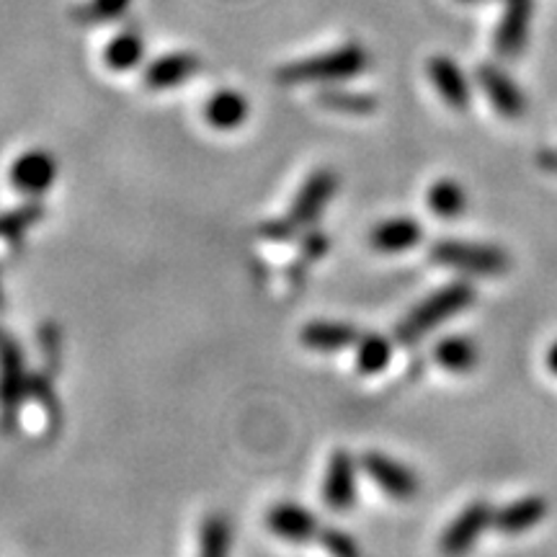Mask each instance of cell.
<instances>
[{
    "instance_id": "6da1fadb",
    "label": "cell",
    "mask_w": 557,
    "mask_h": 557,
    "mask_svg": "<svg viewBox=\"0 0 557 557\" xmlns=\"http://www.w3.org/2000/svg\"><path fill=\"white\" fill-rule=\"evenodd\" d=\"M475 299V292L468 282H451L444 284L442 289H436L434 295H429L423 302H418L413 310L398 323V336L400 344H418L421 338H426L436 325L447 323L449 318H455L465 308H470V302Z\"/></svg>"
},
{
    "instance_id": "7a4b0ae2",
    "label": "cell",
    "mask_w": 557,
    "mask_h": 557,
    "mask_svg": "<svg viewBox=\"0 0 557 557\" xmlns=\"http://www.w3.org/2000/svg\"><path fill=\"white\" fill-rule=\"evenodd\" d=\"M367 67V52L361 45H344L338 50L320 52L315 58H305L276 70V81L282 86H305V83H333L348 81Z\"/></svg>"
},
{
    "instance_id": "3957f363",
    "label": "cell",
    "mask_w": 557,
    "mask_h": 557,
    "mask_svg": "<svg viewBox=\"0 0 557 557\" xmlns=\"http://www.w3.org/2000/svg\"><path fill=\"white\" fill-rule=\"evenodd\" d=\"M429 256L431 261L442 263V267L472 276H500L511 267L506 250L470 240H438Z\"/></svg>"
},
{
    "instance_id": "277c9868",
    "label": "cell",
    "mask_w": 557,
    "mask_h": 557,
    "mask_svg": "<svg viewBox=\"0 0 557 557\" xmlns=\"http://www.w3.org/2000/svg\"><path fill=\"white\" fill-rule=\"evenodd\" d=\"M26 361L21 346L9 331L0 329V426L11 431L16 426L18 408L26 400Z\"/></svg>"
},
{
    "instance_id": "5b68a950",
    "label": "cell",
    "mask_w": 557,
    "mask_h": 557,
    "mask_svg": "<svg viewBox=\"0 0 557 557\" xmlns=\"http://www.w3.org/2000/svg\"><path fill=\"white\" fill-rule=\"evenodd\" d=\"M361 468L369 478L377 483L389 498L395 500H413L418 496V475L398 459L382 455V451H367L361 459Z\"/></svg>"
},
{
    "instance_id": "8992f818",
    "label": "cell",
    "mask_w": 557,
    "mask_h": 557,
    "mask_svg": "<svg viewBox=\"0 0 557 557\" xmlns=\"http://www.w3.org/2000/svg\"><path fill=\"white\" fill-rule=\"evenodd\" d=\"M58 178V160L47 150H26L11 165L13 189L24 197H41L52 189Z\"/></svg>"
},
{
    "instance_id": "52a82bcc",
    "label": "cell",
    "mask_w": 557,
    "mask_h": 557,
    "mask_svg": "<svg viewBox=\"0 0 557 557\" xmlns=\"http://www.w3.org/2000/svg\"><path fill=\"white\" fill-rule=\"evenodd\" d=\"M487 524H493V508L485 500H475L459 511V517L444 529L442 553L447 557H462L480 540Z\"/></svg>"
},
{
    "instance_id": "ba28073f",
    "label": "cell",
    "mask_w": 557,
    "mask_h": 557,
    "mask_svg": "<svg viewBox=\"0 0 557 557\" xmlns=\"http://www.w3.org/2000/svg\"><path fill=\"white\" fill-rule=\"evenodd\" d=\"M336 186H338V178L333 171H315L312 176L305 181L302 189L297 191L295 197V205H292V212L287 214L289 225L299 230L305 225H312L320 214H323L325 205H329V199L336 194Z\"/></svg>"
},
{
    "instance_id": "9c48e42d",
    "label": "cell",
    "mask_w": 557,
    "mask_h": 557,
    "mask_svg": "<svg viewBox=\"0 0 557 557\" xmlns=\"http://www.w3.org/2000/svg\"><path fill=\"white\" fill-rule=\"evenodd\" d=\"M323 500L336 511H346L357 504V462L344 449L331 457L329 470H325Z\"/></svg>"
},
{
    "instance_id": "30bf717a",
    "label": "cell",
    "mask_w": 557,
    "mask_h": 557,
    "mask_svg": "<svg viewBox=\"0 0 557 557\" xmlns=\"http://www.w3.org/2000/svg\"><path fill=\"white\" fill-rule=\"evenodd\" d=\"M478 81L487 101L493 103V109L498 111L506 120H519L527 111V99L521 94V88L513 83L504 70L496 65H483L478 70Z\"/></svg>"
},
{
    "instance_id": "8fae6325",
    "label": "cell",
    "mask_w": 557,
    "mask_h": 557,
    "mask_svg": "<svg viewBox=\"0 0 557 557\" xmlns=\"http://www.w3.org/2000/svg\"><path fill=\"white\" fill-rule=\"evenodd\" d=\"M201 62L191 52H171L160 54L145 70V86L150 90H173L181 88L199 73Z\"/></svg>"
},
{
    "instance_id": "7c38bea8",
    "label": "cell",
    "mask_w": 557,
    "mask_h": 557,
    "mask_svg": "<svg viewBox=\"0 0 557 557\" xmlns=\"http://www.w3.org/2000/svg\"><path fill=\"white\" fill-rule=\"evenodd\" d=\"M267 527L276 534L278 540L295 542V545L315 540L320 534L315 513L308 511V508H302L299 504H276L269 511Z\"/></svg>"
},
{
    "instance_id": "4fadbf2b",
    "label": "cell",
    "mask_w": 557,
    "mask_h": 557,
    "mask_svg": "<svg viewBox=\"0 0 557 557\" xmlns=\"http://www.w3.org/2000/svg\"><path fill=\"white\" fill-rule=\"evenodd\" d=\"M529 21H532V0H506V11L496 32V50L500 58L521 54L529 37Z\"/></svg>"
},
{
    "instance_id": "5bb4252c",
    "label": "cell",
    "mask_w": 557,
    "mask_h": 557,
    "mask_svg": "<svg viewBox=\"0 0 557 557\" xmlns=\"http://www.w3.org/2000/svg\"><path fill=\"white\" fill-rule=\"evenodd\" d=\"M426 70H429L431 83H434L438 96H442L444 103H447L449 109H455V111H468L470 109L468 78H465V73L459 70L455 60L438 54V58L429 60Z\"/></svg>"
},
{
    "instance_id": "9a60e30c",
    "label": "cell",
    "mask_w": 557,
    "mask_h": 557,
    "mask_svg": "<svg viewBox=\"0 0 557 557\" xmlns=\"http://www.w3.org/2000/svg\"><path fill=\"white\" fill-rule=\"evenodd\" d=\"M421 240H423V225L413 218L385 220L372 230V235H369L372 248L389 256L413 250Z\"/></svg>"
},
{
    "instance_id": "2e32d148",
    "label": "cell",
    "mask_w": 557,
    "mask_h": 557,
    "mask_svg": "<svg viewBox=\"0 0 557 557\" xmlns=\"http://www.w3.org/2000/svg\"><path fill=\"white\" fill-rule=\"evenodd\" d=\"M250 107L248 99L240 94V90L222 88L218 94H212L205 103V116L209 127L220 132H233L243 127V122L248 120Z\"/></svg>"
},
{
    "instance_id": "e0dca14e",
    "label": "cell",
    "mask_w": 557,
    "mask_h": 557,
    "mask_svg": "<svg viewBox=\"0 0 557 557\" xmlns=\"http://www.w3.org/2000/svg\"><path fill=\"white\" fill-rule=\"evenodd\" d=\"M299 341L312 351L331 354L357 344L359 331L348 323H336V320H312L299 333Z\"/></svg>"
},
{
    "instance_id": "ac0fdd59",
    "label": "cell",
    "mask_w": 557,
    "mask_h": 557,
    "mask_svg": "<svg viewBox=\"0 0 557 557\" xmlns=\"http://www.w3.org/2000/svg\"><path fill=\"white\" fill-rule=\"evenodd\" d=\"M547 517V500L542 496H527L513 500L493 513V524L498 532L504 534H521L527 529L542 524V519Z\"/></svg>"
},
{
    "instance_id": "d6986e66",
    "label": "cell",
    "mask_w": 557,
    "mask_h": 557,
    "mask_svg": "<svg viewBox=\"0 0 557 557\" xmlns=\"http://www.w3.org/2000/svg\"><path fill=\"white\" fill-rule=\"evenodd\" d=\"M145 58V41L135 29H124L109 41L103 60L114 73H129Z\"/></svg>"
},
{
    "instance_id": "ffe728a7",
    "label": "cell",
    "mask_w": 557,
    "mask_h": 557,
    "mask_svg": "<svg viewBox=\"0 0 557 557\" xmlns=\"http://www.w3.org/2000/svg\"><path fill=\"white\" fill-rule=\"evenodd\" d=\"M426 205L436 218L442 220H455L459 214H465V207H468V194H465L462 186L451 178H442L431 186L426 194Z\"/></svg>"
},
{
    "instance_id": "44dd1931",
    "label": "cell",
    "mask_w": 557,
    "mask_h": 557,
    "mask_svg": "<svg viewBox=\"0 0 557 557\" xmlns=\"http://www.w3.org/2000/svg\"><path fill=\"white\" fill-rule=\"evenodd\" d=\"M41 220H45V207L39 201H29V205L9 209V212L0 214V240L18 246L26 238V233Z\"/></svg>"
},
{
    "instance_id": "7402d4cb",
    "label": "cell",
    "mask_w": 557,
    "mask_h": 557,
    "mask_svg": "<svg viewBox=\"0 0 557 557\" xmlns=\"http://www.w3.org/2000/svg\"><path fill=\"white\" fill-rule=\"evenodd\" d=\"M436 361L451 374H465L478 364V346L465 336H447L438 341Z\"/></svg>"
},
{
    "instance_id": "603a6c76",
    "label": "cell",
    "mask_w": 557,
    "mask_h": 557,
    "mask_svg": "<svg viewBox=\"0 0 557 557\" xmlns=\"http://www.w3.org/2000/svg\"><path fill=\"white\" fill-rule=\"evenodd\" d=\"M233 545V527L222 513L205 519L199 532V557H230Z\"/></svg>"
},
{
    "instance_id": "cb8c5ba5",
    "label": "cell",
    "mask_w": 557,
    "mask_h": 557,
    "mask_svg": "<svg viewBox=\"0 0 557 557\" xmlns=\"http://www.w3.org/2000/svg\"><path fill=\"white\" fill-rule=\"evenodd\" d=\"M389 359H393V346L380 333H369L357 341V367L361 374H380L389 364Z\"/></svg>"
},
{
    "instance_id": "d4e9b609",
    "label": "cell",
    "mask_w": 557,
    "mask_h": 557,
    "mask_svg": "<svg viewBox=\"0 0 557 557\" xmlns=\"http://www.w3.org/2000/svg\"><path fill=\"white\" fill-rule=\"evenodd\" d=\"M320 107L338 111V114H351V116H364L372 114L377 109V101L367 94H351V90H325L318 96Z\"/></svg>"
},
{
    "instance_id": "484cf974",
    "label": "cell",
    "mask_w": 557,
    "mask_h": 557,
    "mask_svg": "<svg viewBox=\"0 0 557 557\" xmlns=\"http://www.w3.org/2000/svg\"><path fill=\"white\" fill-rule=\"evenodd\" d=\"M26 400H34L41 408V413L50 421V429L60 426V403L52 393V382L47 374H29L26 382Z\"/></svg>"
},
{
    "instance_id": "4316f807",
    "label": "cell",
    "mask_w": 557,
    "mask_h": 557,
    "mask_svg": "<svg viewBox=\"0 0 557 557\" xmlns=\"http://www.w3.org/2000/svg\"><path fill=\"white\" fill-rule=\"evenodd\" d=\"M132 0H86L78 11L73 13L81 24H111L129 11Z\"/></svg>"
},
{
    "instance_id": "83f0119b",
    "label": "cell",
    "mask_w": 557,
    "mask_h": 557,
    "mask_svg": "<svg viewBox=\"0 0 557 557\" xmlns=\"http://www.w3.org/2000/svg\"><path fill=\"white\" fill-rule=\"evenodd\" d=\"M318 540L323 542V547L329 549L331 557H364L357 542L341 532V529H323Z\"/></svg>"
},
{
    "instance_id": "f1b7e54d",
    "label": "cell",
    "mask_w": 557,
    "mask_h": 557,
    "mask_svg": "<svg viewBox=\"0 0 557 557\" xmlns=\"http://www.w3.org/2000/svg\"><path fill=\"white\" fill-rule=\"evenodd\" d=\"M39 344H41V351H45L47 367L58 369L60 361H62V336H60V331L54 329V325H45V329L39 331Z\"/></svg>"
},
{
    "instance_id": "f546056e",
    "label": "cell",
    "mask_w": 557,
    "mask_h": 557,
    "mask_svg": "<svg viewBox=\"0 0 557 557\" xmlns=\"http://www.w3.org/2000/svg\"><path fill=\"white\" fill-rule=\"evenodd\" d=\"M325 248H329V240H325V235H320V233H310V238L305 240V250H302V256H305V259L315 261V259H320V256L325 253Z\"/></svg>"
},
{
    "instance_id": "4dcf8cb0",
    "label": "cell",
    "mask_w": 557,
    "mask_h": 557,
    "mask_svg": "<svg viewBox=\"0 0 557 557\" xmlns=\"http://www.w3.org/2000/svg\"><path fill=\"white\" fill-rule=\"evenodd\" d=\"M547 369L557 377V341L547 348Z\"/></svg>"
},
{
    "instance_id": "1f68e13d",
    "label": "cell",
    "mask_w": 557,
    "mask_h": 557,
    "mask_svg": "<svg viewBox=\"0 0 557 557\" xmlns=\"http://www.w3.org/2000/svg\"><path fill=\"white\" fill-rule=\"evenodd\" d=\"M3 302H5V297H3V278H0V308H3Z\"/></svg>"
},
{
    "instance_id": "d6a6232c",
    "label": "cell",
    "mask_w": 557,
    "mask_h": 557,
    "mask_svg": "<svg viewBox=\"0 0 557 557\" xmlns=\"http://www.w3.org/2000/svg\"><path fill=\"white\" fill-rule=\"evenodd\" d=\"M462 3H478V0H462Z\"/></svg>"
}]
</instances>
